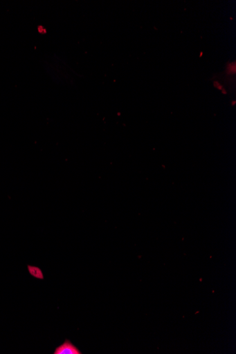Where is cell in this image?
<instances>
[{"instance_id": "1", "label": "cell", "mask_w": 236, "mask_h": 354, "mask_svg": "<svg viewBox=\"0 0 236 354\" xmlns=\"http://www.w3.org/2000/svg\"><path fill=\"white\" fill-rule=\"evenodd\" d=\"M54 354H82L81 351L71 340L65 339L64 342L56 347Z\"/></svg>"}, {"instance_id": "2", "label": "cell", "mask_w": 236, "mask_h": 354, "mask_svg": "<svg viewBox=\"0 0 236 354\" xmlns=\"http://www.w3.org/2000/svg\"><path fill=\"white\" fill-rule=\"evenodd\" d=\"M28 271L33 277L38 279H44V275L42 270L36 266H28Z\"/></svg>"}, {"instance_id": "3", "label": "cell", "mask_w": 236, "mask_h": 354, "mask_svg": "<svg viewBox=\"0 0 236 354\" xmlns=\"http://www.w3.org/2000/svg\"><path fill=\"white\" fill-rule=\"evenodd\" d=\"M226 72L228 75H233L236 72V64L235 62L229 63L226 68Z\"/></svg>"}, {"instance_id": "4", "label": "cell", "mask_w": 236, "mask_h": 354, "mask_svg": "<svg viewBox=\"0 0 236 354\" xmlns=\"http://www.w3.org/2000/svg\"><path fill=\"white\" fill-rule=\"evenodd\" d=\"M214 85L219 90H223V86L219 82H215Z\"/></svg>"}]
</instances>
